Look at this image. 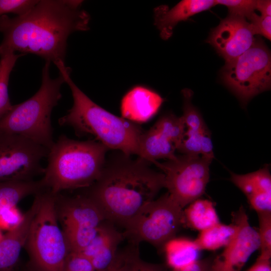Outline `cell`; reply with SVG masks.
<instances>
[{"label":"cell","instance_id":"obj_2","mask_svg":"<svg viewBox=\"0 0 271 271\" xmlns=\"http://www.w3.org/2000/svg\"><path fill=\"white\" fill-rule=\"evenodd\" d=\"M147 161L132 159L122 153L105 161L89 196L105 220L125 227L165 188V175L153 169Z\"/></svg>","mask_w":271,"mask_h":271},{"label":"cell","instance_id":"obj_1","mask_svg":"<svg viewBox=\"0 0 271 271\" xmlns=\"http://www.w3.org/2000/svg\"><path fill=\"white\" fill-rule=\"evenodd\" d=\"M82 1L41 0L21 16L0 17L4 39L0 54L18 51L38 55L56 66L65 63L69 36L89 29L90 17Z\"/></svg>","mask_w":271,"mask_h":271},{"label":"cell","instance_id":"obj_25","mask_svg":"<svg viewBox=\"0 0 271 271\" xmlns=\"http://www.w3.org/2000/svg\"><path fill=\"white\" fill-rule=\"evenodd\" d=\"M161 133L170 140L178 148L185 132V125L182 116L172 113L162 116L153 125Z\"/></svg>","mask_w":271,"mask_h":271},{"label":"cell","instance_id":"obj_29","mask_svg":"<svg viewBox=\"0 0 271 271\" xmlns=\"http://www.w3.org/2000/svg\"><path fill=\"white\" fill-rule=\"evenodd\" d=\"M37 0H0V17L8 13L21 16L31 10L38 2Z\"/></svg>","mask_w":271,"mask_h":271},{"label":"cell","instance_id":"obj_22","mask_svg":"<svg viewBox=\"0 0 271 271\" xmlns=\"http://www.w3.org/2000/svg\"><path fill=\"white\" fill-rule=\"evenodd\" d=\"M230 180L247 198L259 193H271V176L268 167L244 175L230 173Z\"/></svg>","mask_w":271,"mask_h":271},{"label":"cell","instance_id":"obj_36","mask_svg":"<svg viewBox=\"0 0 271 271\" xmlns=\"http://www.w3.org/2000/svg\"><path fill=\"white\" fill-rule=\"evenodd\" d=\"M201 155L213 160L214 156L211 133L206 125L201 132L200 137Z\"/></svg>","mask_w":271,"mask_h":271},{"label":"cell","instance_id":"obj_6","mask_svg":"<svg viewBox=\"0 0 271 271\" xmlns=\"http://www.w3.org/2000/svg\"><path fill=\"white\" fill-rule=\"evenodd\" d=\"M45 190L38 193L39 203L25 246L37 271H64L69 250L58 225L56 194Z\"/></svg>","mask_w":271,"mask_h":271},{"label":"cell","instance_id":"obj_14","mask_svg":"<svg viewBox=\"0 0 271 271\" xmlns=\"http://www.w3.org/2000/svg\"><path fill=\"white\" fill-rule=\"evenodd\" d=\"M216 5L214 0H183L171 9L160 6L154 10V24L164 40L169 39L180 22Z\"/></svg>","mask_w":271,"mask_h":271},{"label":"cell","instance_id":"obj_18","mask_svg":"<svg viewBox=\"0 0 271 271\" xmlns=\"http://www.w3.org/2000/svg\"><path fill=\"white\" fill-rule=\"evenodd\" d=\"M163 248L168 265L180 271L198 260L200 251L194 240L175 237L168 241Z\"/></svg>","mask_w":271,"mask_h":271},{"label":"cell","instance_id":"obj_20","mask_svg":"<svg viewBox=\"0 0 271 271\" xmlns=\"http://www.w3.org/2000/svg\"><path fill=\"white\" fill-rule=\"evenodd\" d=\"M220 223L213 203L198 199L183 210V225L201 231Z\"/></svg>","mask_w":271,"mask_h":271},{"label":"cell","instance_id":"obj_41","mask_svg":"<svg viewBox=\"0 0 271 271\" xmlns=\"http://www.w3.org/2000/svg\"><path fill=\"white\" fill-rule=\"evenodd\" d=\"M170 271H180V270H175V269H171Z\"/></svg>","mask_w":271,"mask_h":271},{"label":"cell","instance_id":"obj_34","mask_svg":"<svg viewBox=\"0 0 271 271\" xmlns=\"http://www.w3.org/2000/svg\"><path fill=\"white\" fill-rule=\"evenodd\" d=\"M136 245L133 243L132 246L127 248L122 252H118L113 263L105 271H128L131 258L137 247Z\"/></svg>","mask_w":271,"mask_h":271},{"label":"cell","instance_id":"obj_13","mask_svg":"<svg viewBox=\"0 0 271 271\" xmlns=\"http://www.w3.org/2000/svg\"><path fill=\"white\" fill-rule=\"evenodd\" d=\"M57 198L59 201L57 216L62 225V229L69 228H95L105 218L96 203L89 196Z\"/></svg>","mask_w":271,"mask_h":271},{"label":"cell","instance_id":"obj_16","mask_svg":"<svg viewBox=\"0 0 271 271\" xmlns=\"http://www.w3.org/2000/svg\"><path fill=\"white\" fill-rule=\"evenodd\" d=\"M163 102L156 92L141 86L134 87L121 100L122 117L134 123L146 122L157 113Z\"/></svg>","mask_w":271,"mask_h":271},{"label":"cell","instance_id":"obj_23","mask_svg":"<svg viewBox=\"0 0 271 271\" xmlns=\"http://www.w3.org/2000/svg\"><path fill=\"white\" fill-rule=\"evenodd\" d=\"M22 55L12 51H6L0 54V120L13 107L8 91L9 78L16 61Z\"/></svg>","mask_w":271,"mask_h":271},{"label":"cell","instance_id":"obj_28","mask_svg":"<svg viewBox=\"0 0 271 271\" xmlns=\"http://www.w3.org/2000/svg\"><path fill=\"white\" fill-rule=\"evenodd\" d=\"M216 5L226 6L229 15L247 19L256 10L257 1L254 0H216Z\"/></svg>","mask_w":271,"mask_h":271},{"label":"cell","instance_id":"obj_21","mask_svg":"<svg viewBox=\"0 0 271 271\" xmlns=\"http://www.w3.org/2000/svg\"><path fill=\"white\" fill-rule=\"evenodd\" d=\"M237 230L238 226L233 222L228 225L220 222L200 231L194 241L200 250H215L228 245Z\"/></svg>","mask_w":271,"mask_h":271},{"label":"cell","instance_id":"obj_33","mask_svg":"<svg viewBox=\"0 0 271 271\" xmlns=\"http://www.w3.org/2000/svg\"><path fill=\"white\" fill-rule=\"evenodd\" d=\"M128 271H166V268L163 264L152 263L142 260L137 246L131 258Z\"/></svg>","mask_w":271,"mask_h":271},{"label":"cell","instance_id":"obj_10","mask_svg":"<svg viewBox=\"0 0 271 271\" xmlns=\"http://www.w3.org/2000/svg\"><path fill=\"white\" fill-rule=\"evenodd\" d=\"M49 150L23 136L0 130V182L33 180Z\"/></svg>","mask_w":271,"mask_h":271},{"label":"cell","instance_id":"obj_32","mask_svg":"<svg viewBox=\"0 0 271 271\" xmlns=\"http://www.w3.org/2000/svg\"><path fill=\"white\" fill-rule=\"evenodd\" d=\"M24 217V214L17 206L9 208L0 215V228L10 231L20 224Z\"/></svg>","mask_w":271,"mask_h":271},{"label":"cell","instance_id":"obj_30","mask_svg":"<svg viewBox=\"0 0 271 271\" xmlns=\"http://www.w3.org/2000/svg\"><path fill=\"white\" fill-rule=\"evenodd\" d=\"M64 271H95L89 258L79 252H69Z\"/></svg>","mask_w":271,"mask_h":271},{"label":"cell","instance_id":"obj_4","mask_svg":"<svg viewBox=\"0 0 271 271\" xmlns=\"http://www.w3.org/2000/svg\"><path fill=\"white\" fill-rule=\"evenodd\" d=\"M109 149L95 140L80 141L61 135L50 149L41 179L54 194L89 187L99 178Z\"/></svg>","mask_w":271,"mask_h":271},{"label":"cell","instance_id":"obj_26","mask_svg":"<svg viewBox=\"0 0 271 271\" xmlns=\"http://www.w3.org/2000/svg\"><path fill=\"white\" fill-rule=\"evenodd\" d=\"M98 227L95 228H74L62 230L69 252H82L95 236Z\"/></svg>","mask_w":271,"mask_h":271},{"label":"cell","instance_id":"obj_31","mask_svg":"<svg viewBox=\"0 0 271 271\" xmlns=\"http://www.w3.org/2000/svg\"><path fill=\"white\" fill-rule=\"evenodd\" d=\"M255 35H260L270 40L271 17L254 13L248 19Z\"/></svg>","mask_w":271,"mask_h":271},{"label":"cell","instance_id":"obj_12","mask_svg":"<svg viewBox=\"0 0 271 271\" xmlns=\"http://www.w3.org/2000/svg\"><path fill=\"white\" fill-rule=\"evenodd\" d=\"M255 35L246 19L228 15L211 31L207 42L228 62L250 48L256 40Z\"/></svg>","mask_w":271,"mask_h":271},{"label":"cell","instance_id":"obj_40","mask_svg":"<svg viewBox=\"0 0 271 271\" xmlns=\"http://www.w3.org/2000/svg\"><path fill=\"white\" fill-rule=\"evenodd\" d=\"M4 235L3 234L2 231V229L0 228V241L2 240L4 237Z\"/></svg>","mask_w":271,"mask_h":271},{"label":"cell","instance_id":"obj_11","mask_svg":"<svg viewBox=\"0 0 271 271\" xmlns=\"http://www.w3.org/2000/svg\"><path fill=\"white\" fill-rule=\"evenodd\" d=\"M232 217L237 232L222 253L214 257L212 271H240L250 255L259 249L258 231L249 224L244 208L241 206Z\"/></svg>","mask_w":271,"mask_h":271},{"label":"cell","instance_id":"obj_39","mask_svg":"<svg viewBox=\"0 0 271 271\" xmlns=\"http://www.w3.org/2000/svg\"><path fill=\"white\" fill-rule=\"evenodd\" d=\"M256 10L260 12V15L271 16V1L269 0L257 1Z\"/></svg>","mask_w":271,"mask_h":271},{"label":"cell","instance_id":"obj_19","mask_svg":"<svg viewBox=\"0 0 271 271\" xmlns=\"http://www.w3.org/2000/svg\"><path fill=\"white\" fill-rule=\"evenodd\" d=\"M45 189L41 180L0 182V215L5 210L16 206L25 197Z\"/></svg>","mask_w":271,"mask_h":271},{"label":"cell","instance_id":"obj_15","mask_svg":"<svg viewBox=\"0 0 271 271\" xmlns=\"http://www.w3.org/2000/svg\"><path fill=\"white\" fill-rule=\"evenodd\" d=\"M39 203L38 193L20 224L9 231L0 241V271H10L18 261L21 251L26 245Z\"/></svg>","mask_w":271,"mask_h":271},{"label":"cell","instance_id":"obj_42","mask_svg":"<svg viewBox=\"0 0 271 271\" xmlns=\"http://www.w3.org/2000/svg\"><path fill=\"white\" fill-rule=\"evenodd\" d=\"M105 270H103V271H105ZM95 271H96V270H95Z\"/></svg>","mask_w":271,"mask_h":271},{"label":"cell","instance_id":"obj_24","mask_svg":"<svg viewBox=\"0 0 271 271\" xmlns=\"http://www.w3.org/2000/svg\"><path fill=\"white\" fill-rule=\"evenodd\" d=\"M124 237L123 233L115 230L102 248L90 259L95 270L103 271L111 266L118 253V246Z\"/></svg>","mask_w":271,"mask_h":271},{"label":"cell","instance_id":"obj_5","mask_svg":"<svg viewBox=\"0 0 271 271\" xmlns=\"http://www.w3.org/2000/svg\"><path fill=\"white\" fill-rule=\"evenodd\" d=\"M50 63L45 62L38 91L27 100L13 105L0 120L1 131L23 136L49 150L54 143L51 113L62 97L60 89L65 82L60 74L56 78H51Z\"/></svg>","mask_w":271,"mask_h":271},{"label":"cell","instance_id":"obj_37","mask_svg":"<svg viewBox=\"0 0 271 271\" xmlns=\"http://www.w3.org/2000/svg\"><path fill=\"white\" fill-rule=\"evenodd\" d=\"M214 257L198 259L181 271H212Z\"/></svg>","mask_w":271,"mask_h":271},{"label":"cell","instance_id":"obj_7","mask_svg":"<svg viewBox=\"0 0 271 271\" xmlns=\"http://www.w3.org/2000/svg\"><path fill=\"white\" fill-rule=\"evenodd\" d=\"M222 74L225 84L246 103L255 95L270 88V51L263 41L256 38L245 52L226 62Z\"/></svg>","mask_w":271,"mask_h":271},{"label":"cell","instance_id":"obj_3","mask_svg":"<svg viewBox=\"0 0 271 271\" xmlns=\"http://www.w3.org/2000/svg\"><path fill=\"white\" fill-rule=\"evenodd\" d=\"M71 91L73 104L59 119L62 126H70L78 134H90L109 149L138 156L140 137L143 131L136 123L117 116L93 102L74 83L70 69L62 63L57 66Z\"/></svg>","mask_w":271,"mask_h":271},{"label":"cell","instance_id":"obj_8","mask_svg":"<svg viewBox=\"0 0 271 271\" xmlns=\"http://www.w3.org/2000/svg\"><path fill=\"white\" fill-rule=\"evenodd\" d=\"M183 225V208L167 192L145 206L123 234L133 242L146 241L163 248Z\"/></svg>","mask_w":271,"mask_h":271},{"label":"cell","instance_id":"obj_38","mask_svg":"<svg viewBox=\"0 0 271 271\" xmlns=\"http://www.w3.org/2000/svg\"><path fill=\"white\" fill-rule=\"evenodd\" d=\"M270 259L258 256L255 263L246 271H271Z\"/></svg>","mask_w":271,"mask_h":271},{"label":"cell","instance_id":"obj_9","mask_svg":"<svg viewBox=\"0 0 271 271\" xmlns=\"http://www.w3.org/2000/svg\"><path fill=\"white\" fill-rule=\"evenodd\" d=\"M212 160L201 155L183 154L155 165L165 175L168 193L184 208L205 193Z\"/></svg>","mask_w":271,"mask_h":271},{"label":"cell","instance_id":"obj_17","mask_svg":"<svg viewBox=\"0 0 271 271\" xmlns=\"http://www.w3.org/2000/svg\"><path fill=\"white\" fill-rule=\"evenodd\" d=\"M176 150L175 145L153 125L140 137L138 156L155 165L159 159H175Z\"/></svg>","mask_w":271,"mask_h":271},{"label":"cell","instance_id":"obj_35","mask_svg":"<svg viewBox=\"0 0 271 271\" xmlns=\"http://www.w3.org/2000/svg\"><path fill=\"white\" fill-rule=\"evenodd\" d=\"M257 212H271V193H259L247 199Z\"/></svg>","mask_w":271,"mask_h":271},{"label":"cell","instance_id":"obj_27","mask_svg":"<svg viewBox=\"0 0 271 271\" xmlns=\"http://www.w3.org/2000/svg\"><path fill=\"white\" fill-rule=\"evenodd\" d=\"M259 221L258 231L260 254L259 256L271 257V212H257Z\"/></svg>","mask_w":271,"mask_h":271}]
</instances>
